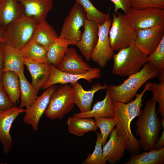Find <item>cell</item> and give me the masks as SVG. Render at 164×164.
<instances>
[{
  "mask_svg": "<svg viewBox=\"0 0 164 164\" xmlns=\"http://www.w3.org/2000/svg\"><path fill=\"white\" fill-rule=\"evenodd\" d=\"M56 68L67 73L80 74L86 73L91 67L84 61L74 48H67L61 61Z\"/></svg>",
  "mask_w": 164,
  "mask_h": 164,
  "instance_id": "cell-18",
  "label": "cell"
},
{
  "mask_svg": "<svg viewBox=\"0 0 164 164\" xmlns=\"http://www.w3.org/2000/svg\"><path fill=\"white\" fill-rule=\"evenodd\" d=\"M96 125L101 130V135L102 139V145L103 146L106 142L107 138L112 130L116 126L117 121L114 118L97 117L94 118Z\"/></svg>",
  "mask_w": 164,
  "mask_h": 164,
  "instance_id": "cell-33",
  "label": "cell"
},
{
  "mask_svg": "<svg viewBox=\"0 0 164 164\" xmlns=\"http://www.w3.org/2000/svg\"><path fill=\"white\" fill-rule=\"evenodd\" d=\"M99 25L95 22L86 19L84 30L79 41L75 44L87 61L90 60L98 38Z\"/></svg>",
  "mask_w": 164,
  "mask_h": 164,
  "instance_id": "cell-15",
  "label": "cell"
},
{
  "mask_svg": "<svg viewBox=\"0 0 164 164\" xmlns=\"http://www.w3.org/2000/svg\"><path fill=\"white\" fill-rule=\"evenodd\" d=\"M57 88L56 85H54L46 88L29 108L25 109L23 122L31 125L33 130H38L39 121L47 108L52 95Z\"/></svg>",
  "mask_w": 164,
  "mask_h": 164,
  "instance_id": "cell-11",
  "label": "cell"
},
{
  "mask_svg": "<svg viewBox=\"0 0 164 164\" xmlns=\"http://www.w3.org/2000/svg\"><path fill=\"white\" fill-rule=\"evenodd\" d=\"M24 64L32 78L31 84L38 92L48 80L51 72V65L24 58Z\"/></svg>",
  "mask_w": 164,
  "mask_h": 164,
  "instance_id": "cell-20",
  "label": "cell"
},
{
  "mask_svg": "<svg viewBox=\"0 0 164 164\" xmlns=\"http://www.w3.org/2000/svg\"><path fill=\"white\" fill-rule=\"evenodd\" d=\"M14 106L3 87L2 80H0V113Z\"/></svg>",
  "mask_w": 164,
  "mask_h": 164,
  "instance_id": "cell-37",
  "label": "cell"
},
{
  "mask_svg": "<svg viewBox=\"0 0 164 164\" xmlns=\"http://www.w3.org/2000/svg\"><path fill=\"white\" fill-rule=\"evenodd\" d=\"M67 42L56 39L50 46L46 52V60L50 65L56 67L62 59L68 46Z\"/></svg>",
  "mask_w": 164,
  "mask_h": 164,
  "instance_id": "cell-29",
  "label": "cell"
},
{
  "mask_svg": "<svg viewBox=\"0 0 164 164\" xmlns=\"http://www.w3.org/2000/svg\"><path fill=\"white\" fill-rule=\"evenodd\" d=\"M23 13V6L17 0H2L0 3V26L5 29Z\"/></svg>",
  "mask_w": 164,
  "mask_h": 164,
  "instance_id": "cell-22",
  "label": "cell"
},
{
  "mask_svg": "<svg viewBox=\"0 0 164 164\" xmlns=\"http://www.w3.org/2000/svg\"><path fill=\"white\" fill-rule=\"evenodd\" d=\"M25 111L23 108L14 106L0 113V141L4 154L8 153L12 147L13 141L10 133L12 124L19 114Z\"/></svg>",
  "mask_w": 164,
  "mask_h": 164,
  "instance_id": "cell-14",
  "label": "cell"
},
{
  "mask_svg": "<svg viewBox=\"0 0 164 164\" xmlns=\"http://www.w3.org/2000/svg\"><path fill=\"white\" fill-rule=\"evenodd\" d=\"M97 139L94 149L93 152L89 154L87 159L82 164H106L104 159L102 148V139L100 133L97 132Z\"/></svg>",
  "mask_w": 164,
  "mask_h": 164,
  "instance_id": "cell-35",
  "label": "cell"
},
{
  "mask_svg": "<svg viewBox=\"0 0 164 164\" xmlns=\"http://www.w3.org/2000/svg\"><path fill=\"white\" fill-rule=\"evenodd\" d=\"M58 38L55 30L45 19L37 24L31 40L47 50Z\"/></svg>",
  "mask_w": 164,
  "mask_h": 164,
  "instance_id": "cell-24",
  "label": "cell"
},
{
  "mask_svg": "<svg viewBox=\"0 0 164 164\" xmlns=\"http://www.w3.org/2000/svg\"><path fill=\"white\" fill-rule=\"evenodd\" d=\"M3 87L14 106L19 101L20 89L18 76L11 71L3 72L2 78Z\"/></svg>",
  "mask_w": 164,
  "mask_h": 164,
  "instance_id": "cell-26",
  "label": "cell"
},
{
  "mask_svg": "<svg viewBox=\"0 0 164 164\" xmlns=\"http://www.w3.org/2000/svg\"><path fill=\"white\" fill-rule=\"evenodd\" d=\"M114 6V12L117 13L119 10H122L125 14L129 11L131 7L130 0H110Z\"/></svg>",
  "mask_w": 164,
  "mask_h": 164,
  "instance_id": "cell-38",
  "label": "cell"
},
{
  "mask_svg": "<svg viewBox=\"0 0 164 164\" xmlns=\"http://www.w3.org/2000/svg\"><path fill=\"white\" fill-rule=\"evenodd\" d=\"M73 116L83 118L115 117L113 102L110 97L108 89H106L104 98L102 101L96 102L90 111L75 113L73 114Z\"/></svg>",
  "mask_w": 164,
  "mask_h": 164,
  "instance_id": "cell-21",
  "label": "cell"
},
{
  "mask_svg": "<svg viewBox=\"0 0 164 164\" xmlns=\"http://www.w3.org/2000/svg\"><path fill=\"white\" fill-rule=\"evenodd\" d=\"M111 23V19L110 17L102 25H99L97 41L91 57L92 60L101 68L105 67L114 54L109 39Z\"/></svg>",
  "mask_w": 164,
  "mask_h": 164,
  "instance_id": "cell-10",
  "label": "cell"
},
{
  "mask_svg": "<svg viewBox=\"0 0 164 164\" xmlns=\"http://www.w3.org/2000/svg\"><path fill=\"white\" fill-rule=\"evenodd\" d=\"M23 6L24 13L32 17L37 24L45 20L49 12L53 7V0H17Z\"/></svg>",
  "mask_w": 164,
  "mask_h": 164,
  "instance_id": "cell-19",
  "label": "cell"
},
{
  "mask_svg": "<svg viewBox=\"0 0 164 164\" xmlns=\"http://www.w3.org/2000/svg\"><path fill=\"white\" fill-rule=\"evenodd\" d=\"M148 91L152 93L151 100L158 103L159 111L161 120H164V81L152 83Z\"/></svg>",
  "mask_w": 164,
  "mask_h": 164,
  "instance_id": "cell-34",
  "label": "cell"
},
{
  "mask_svg": "<svg viewBox=\"0 0 164 164\" xmlns=\"http://www.w3.org/2000/svg\"><path fill=\"white\" fill-rule=\"evenodd\" d=\"M131 8L143 9L150 7L164 9V0H130Z\"/></svg>",
  "mask_w": 164,
  "mask_h": 164,
  "instance_id": "cell-36",
  "label": "cell"
},
{
  "mask_svg": "<svg viewBox=\"0 0 164 164\" xmlns=\"http://www.w3.org/2000/svg\"><path fill=\"white\" fill-rule=\"evenodd\" d=\"M82 7L86 13V19L93 20L99 25L103 24L110 18L109 11L107 13H103L93 4L90 0H75Z\"/></svg>",
  "mask_w": 164,
  "mask_h": 164,
  "instance_id": "cell-32",
  "label": "cell"
},
{
  "mask_svg": "<svg viewBox=\"0 0 164 164\" xmlns=\"http://www.w3.org/2000/svg\"><path fill=\"white\" fill-rule=\"evenodd\" d=\"M147 62L158 71L159 82L164 81V37L156 49L148 56Z\"/></svg>",
  "mask_w": 164,
  "mask_h": 164,
  "instance_id": "cell-31",
  "label": "cell"
},
{
  "mask_svg": "<svg viewBox=\"0 0 164 164\" xmlns=\"http://www.w3.org/2000/svg\"><path fill=\"white\" fill-rule=\"evenodd\" d=\"M156 103L151 99L148 100L135 123V134L139 136L140 146L145 151L153 150L162 127L156 112Z\"/></svg>",
  "mask_w": 164,
  "mask_h": 164,
  "instance_id": "cell-2",
  "label": "cell"
},
{
  "mask_svg": "<svg viewBox=\"0 0 164 164\" xmlns=\"http://www.w3.org/2000/svg\"><path fill=\"white\" fill-rule=\"evenodd\" d=\"M5 43H0V80H1L3 74L2 69L3 67V51Z\"/></svg>",
  "mask_w": 164,
  "mask_h": 164,
  "instance_id": "cell-40",
  "label": "cell"
},
{
  "mask_svg": "<svg viewBox=\"0 0 164 164\" xmlns=\"http://www.w3.org/2000/svg\"><path fill=\"white\" fill-rule=\"evenodd\" d=\"M2 0H0V3L1 2V1Z\"/></svg>",
  "mask_w": 164,
  "mask_h": 164,
  "instance_id": "cell-42",
  "label": "cell"
},
{
  "mask_svg": "<svg viewBox=\"0 0 164 164\" xmlns=\"http://www.w3.org/2000/svg\"><path fill=\"white\" fill-rule=\"evenodd\" d=\"M152 83L148 82L140 94H137L134 100L124 103L114 101L113 108L117 121L115 129L118 134L123 137L127 145V150L130 154L139 153L142 148L139 140L133 136L131 128L132 121L138 116L142 109V97Z\"/></svg>",
  "mask_w": 164,
  "mask_h": 164,
  "instance_id": "cell-1",
  "label": "cell"
},
{
  "mask_svg": "<svg viewBox=\"0 0 164 164\" xmlns=\"http://www.w3.org/2000/svg\"><path fill=\"white\" fill-rule=\"evenodd\" d=\"M86 19L84 10L75 2L64 21L58 38L75 45L80 39L82 34L81 28L84 26Z\"/></svg>",
  "mask_w": 164,
  "mask_h": 164,
  "instance_id": "cell-9",
  "label": "cell"
},
{
  "mask_svg": "<svg viewBox=\"0 0 164 164\" xmlns=\"http://www.w3.org/2000/svg\"><path fill=\"white\" fill-rule=\"evenodd\" d=\"M47 50L42 46L30 40L18 51L24 58L39 63H47Z\"/></svg>",
  "mask_w": 164,
  "mask_h": 164,
  "instance_id": "cell-30",
  "label": "cell"
},
{
  "mask_svg": "<svg viewBox=\"0 0 164 164\" xmlns=\"http://www.w3.org/2000/svg\"><path fill=\"white\" fill-rule=\"evenodd\" d=\"M125 16L135 30L164 26V9L150 7L138 9L131 8Z\"/></svg>",
  "mask_w": 164,
  "mask_h": 164,
  "instance_id": "cell-8",
  "label": "cell"
},
{
  "mask_svg": "<svg viewBox=\"0 0 164 164\" xmlns=\"http://www.w3.org/2000/svg\"><path fill=\"white\" fill-rule=\"evenodd\" d=\"M103 147L104 160L110 164H114L117 163L124 156L127 145L124 138L114 128L110 134L109 140Z\"/></svg>",
  "mask_w": 164,
  "mask_h": 164,
  "instance_id": "cell-16",
  "label": "cell"
},
{
  "mask_svg": "<svg viewBox=\"0 0 164 164\" xmlns=\"http://www.w3.org/2000/svg\"><path fill=\"white\" fill-rule=\"evenodd\" d=\"M72 86H60L52 95L44 114L50 119H61L73 108L74 105Z\"/></svg>",
  "mask_w": 164,
  "mask_h": 164,
  "instance_id": "cell-7",
  "label": "cell"
},
{
  "mask_svg": "<svg viewBox=\"0 0 164 164\" xmlns=\"http://www.w3.org/2000/svg\"><path fill=\"white\" fill-rule=\"evenodd\" d=\"M3 72L11 71L18 75L24 72V58L19 52L5 43L3 51Z\"/></svg>",
  "mask_w": 164,
  "mask_h": 164,
  "instance_id": "cell-23",
  "label": "cell"
},
{
  "mask_svg": "<svg viewBox=\"0 0 164 164\" xmlns=\"http://www.w3.org/2000/svg\"><path fill=\"white\" fill-rule=\"evenodd\" d=\"M19 81L21 102L19 107L27 109L33 103L37 97L38 92L27 80L24 72L18 75Z\"/></svg>",
  "mask_w": 164,
  "mask_h": 164,
  "instance_id": "cell-28",
  "label": "cell"
},
{
  "mask_svg": "<svg viewBox=\"0 0 164 164\" xmlns=\"http://www.w3.org/2000/svg\"><path fill=\"white\" fill-rule=\"evenodd\" d=\"M5 29L0 26V43L5 42Z\"/></svg>",
  "mask_w": 164,
  "mask_h": 164,
  "instance_id": "cell-41",
  "label": "cell"
},
{
  "mask_svg": "<svg viewBox=\"0 0 164 164\" xmlns=\"http://www.w3.org/2000/svg\"><path fill=\"white\" fill-rule=\"evenodd\" d=\"M158 71L147 62L138 72L128 77L118 85L110 84L108 88L113 102L128 103L135 96L140 88L149 79L156 77Z\"/></svg>",
  "mask_w": 164,
  "mask_h": 164,
  "instance_id": "cell-3",
  "label": "cell"
},
{
  "mask_svg": "<svg viewBox=\"0 0 164 164\" xmlns=\"http://www.w3.org/2000/svg\"><path fill=\"white\" fill-rule=\"evenodd\" d=\"M163 131L160 136L155 143L153 150L159 149L164 147V127Z\"/></svg>",
  "mask_w": 164,
  "mask_h": 164,
  "instance_id": "cell-39",
  "label": "cell"
},
{
  "mask_svg": "<svg viewBox=\"0 0 164 164\" xmlns=\"http://www.w3.org/2000/svg\"><path fill=\"white\" fill-rule=\"evenodd\" d=\"M113 20L109 32V39L113 50L118 51L134 43L135 29L120 12L112 14Z\"/></svg>",
  "mask_w": 164,
  "mask_h": 164,
  "instance_id": "cell-6",
  "label": "cell"
},
{
  "mask_svg": "<svg viewBox=\"0 0 164 164\" xmlns=\"http://www.w3.org/2000/svg\"><path fill=\"white\" fill-rule=\"evenodd\" d=\"M68 132L78 136L86 133L95 131L97 127L95 120L92 118H83L74 116L69 117L67 121Z\"/></svg>",
  "mask_w": 164,
  "mask_h": 164,
  "instance_id": "cell-25",
  "label": "cell"
},
{
  "mask_svg": "<svg viewBox=\"0 0 164 164\" xmlns=\"http://www.w3.org/2000/svg\"><path fill=\"white\" fill-rule=\"evenodd\" d=\"M73 88V99L74 104L79 108L80 112H85L90 111L94 94L97 91L108 88V85H103L99 83L93 85L87 91L84 90L78 81L71 85Z\"/></svg>",
  "mask_w": 164,
  "mask_h": 164,
  "instance_id": "cell-17",
  "label": "cell"
},
{
  "mask_svg": "<svg viewBox=\"0 0 164 164\" xmlns=\"http://www.w3.org/2000/svg\"><path fill=\"white\" fill-rule=\"evenodd\" d=\"M136 31L134 44L148 56L156 49L164 37V26Z\"/></svg>",
  "mask_w": 164,
  "mask_h": 164,
  "instance_id": "cell-13",
  "label": "cell"
},
{
  "mask_svg": "<svg viewBox=\"0 0 164 164\" xmlns=\"http://www.w3.org/2000/svg\"><path fill=\"white\" fill-rule=\"evenodd\" d=\"M147 57L134 43L121 49L113 56L112 73L125 77L137 73L147 63Z\"/></svg>",
  "mask_w": 164,
  "mask_h": 164,
  "instance_id": "cell-4",
  "label": "cell"
},
{
  "mask_svg": "<svg viewBox=\"0 0 164 164\" xmlns=\"http://www.w3.org/2000/svg\"><path fill=\"white\" fill-rule=\"evenodd\" d=\"M125 164H164V147L141 154L132 153Z\"/></svg>",
  "mask_w": 164,
  "mask_h": 164,
  "instance_id": "cell-27",
  "label": "cell"
},
{
  "mask_svg": "<svg viewBox=\"0 0 164 164\" xmlns=\"http://www.w3.org/2000/svg\"><path fill=\"white\" fill-rule=\"evenodd\" d=\"M37 24L33 17L23 13L6 27L5 43L19 51L31 40Z\"/></svg>",
  "mask_w": 164,
  "mask_h": 164,
  "instance_id": "cell-5",
  "label": "cell"
},
{
  "mask_svg": "<svg viewBox=\"0 0 164 164\" xmlns=\"http://www.w3.org/2000/svg\"><path fill=\"white\" fill-rule=\"evenodd\" d=\"M51 67L50 75L48 80L43 88V89L58 84L63 85L70 83L72 85L81 79L85 80L91 83L92 79H99L101 76L100 69L98 67L91 68L86 73L80 74L64 72L52 65Z\"/></svg>",
  "mask_w": 164,
  "mask_h": 164,
  "instance_id": "cell-12",
  "label": "cell"
}]
</instances>
